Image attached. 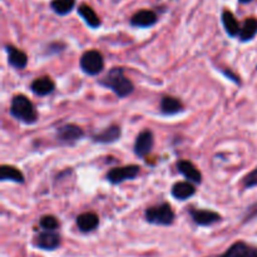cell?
Masks as SVG:
<instances>
[{"mask_svg": "<svg viewBox=\"0 0 257 257\" xmlns=\"http://www.w3.org/2000/svg\"><path fill=\"white\" fill-rule=\"evenodd\" d=\"M100 85L112 90L118 98H125L135 90L133 83L125 77L124 68L114 67L100 80Z\"/></svg>", "mask_w": 257, "mask_h": 257, "instance_id": "1", "label": "cell"}, {"mask_svg": "<svg viewBox=\"0 0 257 257\" xmlns=\"http://www.w3.org/2000/svg\"><path fill=\"white\" fill-rule=\"evenodd\" d=\"M10 114L24 124H34L38 120V112L34 104L24 94L14 95L10 104Z\"/></svg>", "mask_w": 257, "mask_h": 257, "instance_id": "2", "label": "cell"}, {"mask_svg": "<svg viewBox=\"0 0 257 257\" xmlns=\"http://www.w3.org/2000/svg\"><path fill=\"white\" fill-rule=\"evenodd\" d=\"M146 220L152 225L158 226H170L175 221V211L172 210L168 203H161V205L153 206L146 210Z\"/></svg>", "mask_w": 257, "mask_h": 257, "instance_id": "3", "label": "cell"}, {"mask_svg": "<svg viewBox=\"0 0 257 257\" xmlns=\"http://www.w3.org/2000/svg\"><path fill=\"white\" fill-rule=\"evenodd\" d=\"M79 65L87 75H98L104 68V59L98 50H88L80 57Z\"/></svg>", "mask_w": 257, "mask_h": 257, "instance_id": "4", "label": "cell"}, {"mask_svg": "<svg viewBox=\"0 0 257 257\" xmlns=\"http://www.w3.org/2000/svg\"><path fill=\"white\" fill-rule=\"evenodd\" d=\"M141 172V167L137 165L124 166V167H117L110 170L107 173L108 182L112 185H119V183L125 182V181L135 180Z\"/></svg>", "mask_w": 257, "mask_h": 257, "instance_id": "5", "label": "cell"}, {"mask_svg": "<svg viewBox=\"0 0 257 257\" xmlns=\"http://www.w3.org/2000/svg\"><path fill=\"white\" fill-rule=\"evenodd\" d=\"M84 137V131L75 124L60 125L57 130V140L64 145H74Z\"/></svg>", "mask_w": 257, "mask_h": 257, "instance_id": "6", "label": "cell"}, {"mask_svg": "<svg viewBox=\"0 0 257 257\" xmlns=\"http://www.w3.org/2000/svg\"><path fill=\"white\" fill-rule=\"evenodd\" d=\"M153 145H155V138H153V133L151 131L146 130L141 132L136 138L135 143V153L140 158L146 157L150 155L153 150Z\"/></svg>", "mask_w": 257, "mask_h": 257, "instance_id": "7", "label": "cell"}, {"mask_svg": "<svg viewBox=\"0 0 257 257\" xmlns=\"http://www.w3.org/2000/svg\"><path fill=\"white\" fill-rule=\"evenodd\" d=\"M190 213L193 222L198 226H211L222 220V217L215 211L195 210V208H192V210H190Z\"/></svg>", "mask_w": 257, "mask_h": 257, "instance_id": "8", "label": "cell"}, {"mask_svg": "<svg viewBox=\"0 0 257 257\" xmlns=\"http://www.w3.org/2000/svg\"><path fill=\"white\" fill-rule=\"evenodd\" d=\"M35 243L39 248L45 251L57 250L60 245V236L54 231H45L39 233L35 238Z\"/></svg>", "mask_w": 257, "mask_h": 257, "instance_id": "9", "label": "cell"}, {"mask_svg": "<svg viewBox=\"0 0 257 257\" xmlns=\"http://www.w3.org/2000/svg\"><path fill=\"white\" fill-rule=\"evenodd\" d=\"M177 170L183 177L186 178L190 182L195 183V185H200L202 182V175H201L200 171L196 168V166L193 165L190 161L181 160L177 162Z\"/></svg>", "mask_w": 257, "mask_h": 257, "instance_id": "10", "label": "cell"}, {"mask_svg": "<svg viewBox=\"0 0 257 257\" xmlns=\"http://www.w3.org/2000/svg\"><path fill=\"white\" fill-rule=\"evenodd\" d=\"M158 22V17L152 10H140L131 18V24L136 28H151Z\"/></svg>", "mask_w": 257, "mask_h": 257, "instance_id": "11", "label": "cell"}, {"mask_svg": "<svg viewBox=\"0 0 257 257\" xmlns=\"http://www.w3.org/2000/svg\"><path fill=\"white\" fill-rule=\"evenodd\" d=\"M55 83L52 78L49 77H42L38 79L33 80L30 84V90L34 93L38 97H45L54 92Z\"/></svg>", "mask_w": 257, "mask_h": 257, "instance_id": "12", "label": "cell"}, {"mask_svg": "<svg viewBox=\"0 0 257 257\" xmlns=\"http://www.w3.org/2000/svg\"><path fill=\"white\" fill-rule=\"evenodd\" d=\"M5 52L8 54V63L15 69H24L28 64V57L23 50L13 47V45H7Z\"/></svg>", "mask_w": 257, "mask_h": 257, "instance_id": "13", "label": "cell"}, {"mask_svg": "<svg viewBox=\"0 0 257 257\" xmlns=\"http://www.w3.org/2000/svg\"><path fill=\"white\" fill-rule=\"evenodd\" d=\"M122 135V131L118 125L113 124L107 127L105 130H103L102 132H98L97 135L93 136V141L95 143H102V145H109V143L117 142L120 138Z\"/></svg>", "mask_w": 257, "mask_h": 257, "instance_id": "14", "label": "cell"}, {"mask_svg": "<svg viewBox=\"0 0 257 257\" xmlns=\"http://www.w3.org/2000/svg\"><path fill=\"white\" fill-rule=\"evenodd\" d=\"M161 113L163 115H176L178 113H181L183 110V104L180 99L175 97H170V95H166V97L162 98L161 100Z\"/></svg>", "mask_w": 257, "mask_h": 257, "instance_id": "15", "label": "cell"}, {"mask_svg": "<svg viewBox=\"0 0 257 257\" xmlns=\"http://www.w3.org/2000/svg\"><path fill=\"white\" fill-rule=\"evenodd\" d=\"M98 225H99V218L94 212H84L77 217L78 228L84 233L94 231Z\"/></svg>", "mask_w": 257, "mask_h": 257, "instance_id": "16", "label": "cell"}, {"mask_svg": "<svg viewBox=\"0 0 257 257\" xmlns=\"http://www.w3.org/2000/svg\"><path fill=\"white\" fill-rule=\"evenodd\" d=\"M220 257H257V248L245 242H236Z\"/></svg>", "mask_w": 257, "mask_h": 257, "instance_id": "17", "label": "cell"}, {"mask_svg": "<svg viewBox=\"0 0 257 257\" xmlns=\"http://www.w3.org/2000/svg\"><path fill=\"white\" fill-rule=\"evenodd\" d=\"M171 193H172V196L176 200L186 201L195 195L196 187L190 181H187V182H177L173 185Z\"/></svg>", "mask_w": 257, "mask_h": 257, "instance_id": "18", "label": "cell"}, {"mask_svg": "<svg viewBox=\"0 0 257 257\" xmlns=\"http://www.w3.org/2000/svg\"><path fill=\"white\" fill-rule=\"evenodd\" d=\"M221 20H222L223 28H225L226 33L230 38L238 37L240 34V24H238L237 19L235 18L233 13H231L230 10H223L222 15H221Z\"/></svg>", "mask_w": 257, "mask_h": 257, "instance_id": "19", "label": "cell"}, {"mask_svg": "<svg viewBox=\"0 0 257 257\" xmlns=\"http://www.w3.org/2000/svg\"><path fill=\"white\" fill-rule=\"evenodd\" d=\"M78 14L85 22V24L88 25L92 29H97V28L100 27L102 22L98 18L97 13L92 9L90 7H88L87 4H82L79 8H78Z\"/></svg>", "mask_w": 257, "mask_h": 257, "instance_id": "20", "label": "cell"}, {"mask_svg": "<svg viewBox=\"0 0 257 257\" xmlns=\"http://www.w3.org/2000/svg\"><path fill=\"white\" fill-rule=\"evenodd\" d=\"M0 181L5 182V181H10V182L15 183H24V175L22 171L18 170L14 166L3 165L0 167Z\"/></svg>", "mask_w": 257, "mask_h": 257, "instance_id": "21", "label": "cell"}, {"mask_svg": "<svg viewBox=\"0 0 257 257\" xmlns=\"http://www.w3.org/2000/svg\"><path fill=\"white\" fill-rule=\"evenodd\" d=\"M257 34V19L255 18H248L243 22L242 27H241L240 34H238V39L241 42L246 43L252 40Z\"/></svg>", "mask_w": 257, "mask_h": 257, "instance_id": "22", "label": "cell"}, {"mask_svg": "<svg viewBox=\"0 0 257 257\" xmlns=\"http://www.w3.org/2000/svg\"><path fill=\"white\" fill-rule=\"evenodd\" d=\"M75 0H52L50 3V8L55 14L60 15V17H65L69 14L73 9H74Z\"/></svg>", "mask_w": 257, "mask_h": 257, "instance_id": "23", "label": "cell"}, {"mask_svg": "<svg viewBox=\"0 0 257 257\" xmlns=\"http://www.w3.org/2000/svg\"><path fill=\"white\" fill-rule=\"evenodd\" d=\"M40 227L44 228L45 231H55L58 227H59V222H58L57 218L54 216H43L39 221Z\"/></svg>", "mask_w": 257, "mask_h": 257, "instance_id": "24", "label": "cell"}, {"mask_svg": "<svg viewBox=\"0 0 257 257\" xmlns=\"http://www.w3.org/2000/svg\"><path fill=\"white\" fill-rule=\"evenodd\" d=\"M242 185L246 188H252L257 186V168L245 176V178L242 181Z\"/></svg>", "mask_w": 257, "mask_h": 257, "instance_id": "25", "label": "cell"}, {"mask_svg": "<svg viewBox=\"0 0 257 257\" xmlns=\"http://www.w3.org/2000/svg\"><path fill=\"white\" fill-rule=\"evenodd\" d=\"M238 2H240L241 4H248V3H251L252 0H238Z\"/></svg>", "mask_w": 257, "mask_h": 257, "instance_id": "26", "label": "cell"}]
</instances>
